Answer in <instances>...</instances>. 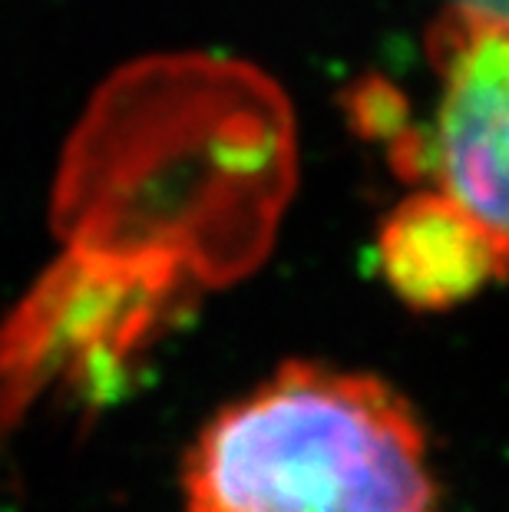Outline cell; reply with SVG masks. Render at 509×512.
I'll return each instance as SVG.
<instances>
[{
  "label": "cell",
  "mask_w": 509,
  "mask_h": 512,
  "mask_svg": "<svg viewBox=\"0 0 509 512\" xmlns=\"http://www.w3.org/2000/svg\"><path fill=\"white\" fill-rule=\"evenodd\" d=\"M186 512H433L424 423L381 377L285 364L205 423Z\"/></svg>",
  "instance_id": "cell-1"
},
{
  "label": "cell",
  "mask_w": 509,
  "mask_h": 512,
  "mask_svg": "<svg viewBox=\"0 0 509 512\" xmlns=\"http://www.w3.org/2000/svg\"><path fill=\"white\" fill-rule=\"evenodd\" d=\"M437 103L394 139L400 169L467 219L509 278V10L457 0L427 30Z\"/></svg>",
  "instance_id": "cell-2"
},
{
  "label": "cell",
  "mask_w": 509,
  "mask_h": 512,
  "mask_svg": "<svg viewBox=\"0 0 509 512\" xmlns=\"http://www.w3.org/2000/svg\"><path fill=\"white\" fill-rule=\"evenodd\" d=\"M377 255L387 285L420 311L453 308L493 281H506L480 232L430 189L387 215Z\"/></svg>",
  "instance_id": "cell-3"
}]
</instances>
